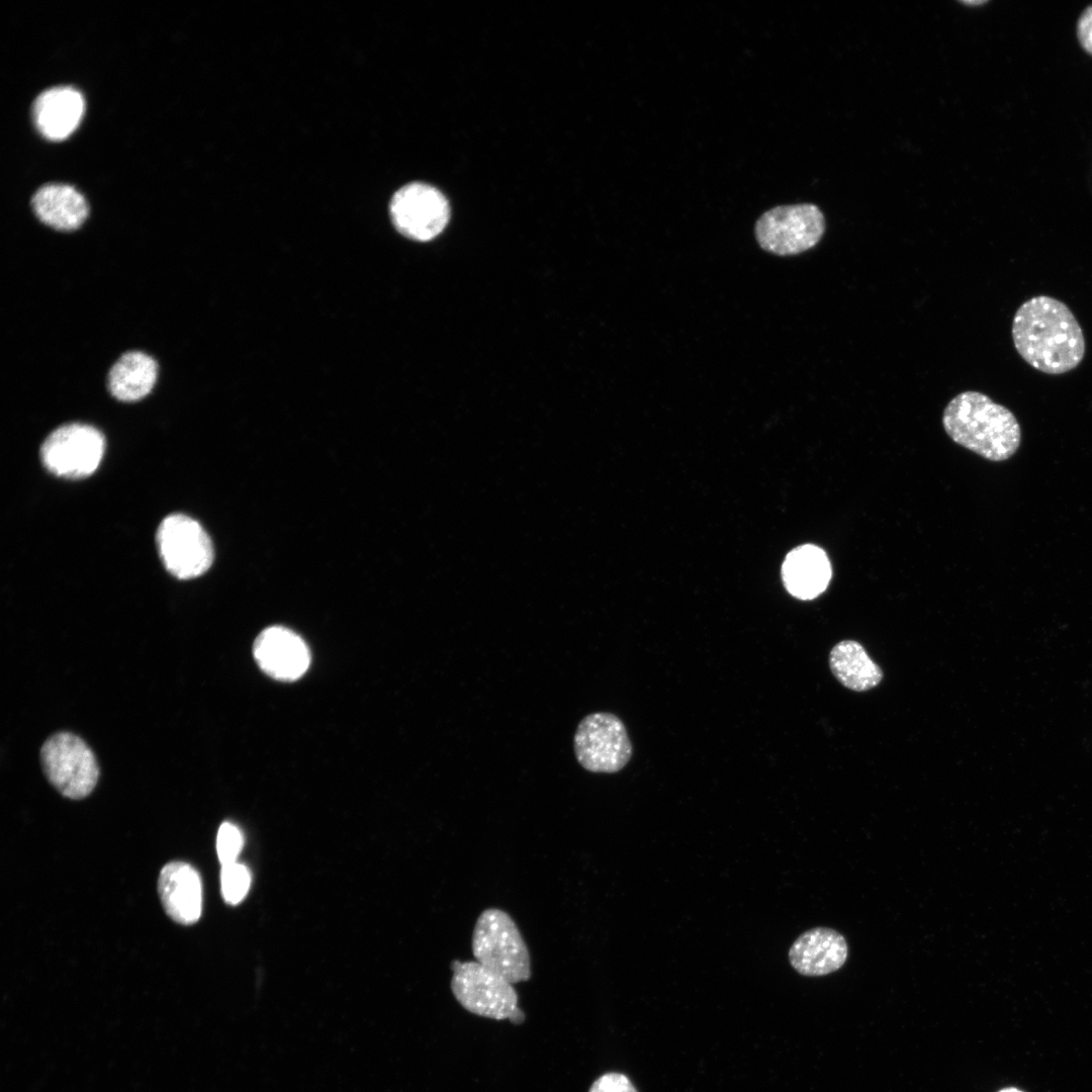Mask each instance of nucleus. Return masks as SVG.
Masks as SVG:
<instances>
[{"mask_svg":"<svg viewBox=\"0 0 1092 1092\" xmlns=\"http://www.w3.org/2000/svg\"><path fill=\"white\" fill-rule=\"evenodd\" d=\"M158 377V363L150 355L126 351L112 364L107 374L110 394L124 402L146 397L154 388Z\"/></svg>","mask_w":1092,"mask_h":1092,"instance_id":"obj_17","label":"nucleus"},{"mask_svg":"<svg viewBox=\"0 0 1092 1092\" xmlns=\"http://www.w3.org/2000/svg\"><path fill=\"white\" fill-rule=\"evenodd\" d=\"M847 954L843 935L831 928L817 927L805 931L794 941L789 961L799 974L819 977L840 969Z\"/></svg>","mask_w":1092,"mask_h":1092,"instance_id":"obj_12","label":"nucleus"},{"mask_svg":"<svg viewBox=\"0 0 1092 1092\" xmlns=\"http://www.w3.org/2000/svg\"><path fill=\"white\" fill-rule=\"evenodd\" d=\"M158 893L168 916L189 925L197 922L202 909V886L199 874L183 861L163 867L158 879Z\"/></svg>","mask_w":1092,"mask_h":1092,"instance_id":"obj_13","label":"nucleus"},{"mask_svg":"<svg viewBox=\"0 0 1092 1092\" xmlns=\"http://www.w3.org/2000/svg\"><path fill=\"white\" fill-rule=\"evenodd\" d=\"M942 425L952 441L990 461L1009 459L1021 442L1014 414L979 391H964L950 399Z\"/></svg>","mask_w":1092,"mask_h":1092,"instance_id":"obj_2","label":"nucleus"},{"mask_svg":"<svg viewBox=\"0 0 1092 1092\" xmlns=\"http://www.w3.org/2000/svg\"><path fill=\"white\" fill-rule=\"evenodd\" d=\"M1077 34L1081 46L1092 55V6H1089L1081 14L1078 20Z\"/></svg>","mask_w":1092,"mask_h":1092,"instance_id":"obj_22","label":"nucleus"},{"mask_svg":"<svg viewBox=\"0 0 1092 1092\" xmlns=\"http://www.w3.org/2000/svg\"><path fill=\"white\" fill-rule=\"evenodd\" d=\"M243 846L240 829L231 822H223L216 837V851L221 866L237 861Z\"/></svg>","mask_w":1092,"mask_h":1092,"instance_id":"obj_20","label":"nucleus"},{"mask_svg":"<svg viewBox=\"0 0 1092 1092\" xmlns=\"http://www.w3.org/2000/svg\"><path fill=\"white\" fill-rule=\"evenodd\" d=\"M964 3L968 5H981L986 3V1H965Z\"/></svg>","mask_w":1092,"mask_h":1092,"instance_id":"obj_24","label":"nucleus"},{"mask_svg":"<svg viewBox=\"0 0 1092 1092\" xmlns=\"http://www.w3.org/2000/svg\"><path fill=\"white\" fill-rule=\"evenodd\" d=\"M829 665L838 681L855 692L877 687L883 677L881 668L854 640H843L834 645L829 654Z\"/></svg>","mask_w":1092,"mask_h":1092,"instance_id":"obj_18","label":"nucleus"},{"mask_svg":"<svg viewBox=\"0 0 1092 1092\" xmlns=\"http://www.w3.org/2000/svg\"><path fill=\"white\" fill-rule=\"evenodd\" d=\"M221 894L229 904H239L247 895L251 885L249 870L238 861L223 864L220 872Z\"/></svg>","mask_w":1092,"mask_h":1092,"instance_id":"obj_19","label":"nucleus"},{"mask_svg":"<svg viewBox=\"0 0 1092 1092\" xmlns=\"http://www.w3.org/2000/svg\"><path fill=\"white\" fill-rule=\"evenodd\" d=\"M389 213L401 235L426 242L443 232L450 218V207L443 193L434 186L412 182L394 193Z\"/></svg>","mask_w":1092,"mask_h":1092,"instance_id":"obj_10","label":"nucleus"},{"mask_svg":"<svg viewBox=\"0 0 1092 1092\" xmlns=\"http://www.w3.org/2000/svg\"><path fill=\"white\" fill-rule=\"evenodd\" d=\"M476 962L511 984L528 981L531 960L527 944L513 918L488 908L478 916L471 940Z\"/></svg>","mask_w":1092,"mask_h":1092,"instance_id":"obj_3","label":"nucleus"},{"mask_svg":"<svg viewBox=\"0 0 1092 1092\" xmlns=\"http://www.w3.org/2000/svg\"><path fill=\"white\" fill-rule=\"evenodd\" d=\"M451 968V990L463 1008L491 1019L523 1022L525 1015L513 984L476 961H453Z\"/></svg>","mask_w":1092,"mask_h":1092,"instance_id":"obj_4","label":"nucleus"},{"mask_svg":"<svg viewBox=\"0 0 1092 1092\" xmlns=\"http://www.w3.org/2000/svg\"><path fill=\"white\" fill-rule=\"evenodd\" d=\"M105 449L102 433L87 424L70 423L54 430L43 441L40 457L46 468L66 478H83L99 466Z\"/></svg>","mask_w":1092,"mask_h":1092,"instance_id":"obj_9","label":"nucleus"},{"mask_svg":"<svg viewBox=\"0 0 1092 1092\" xmlns=\"http://www.w3.org/2000/svg\"><path fill=\"white\" fill-rule=\"evenodd\" d=\"M588 1092H637L630 1079L621 1073H607L598 1078Z\"/></svg>","mask_w":1092,"mask_h":1092,"instance_id":"obj_21","label":"nucleus"},{"mask_svg":"<svg viewBox=\"0 0 1092 1092\" xmlns=\"http://www.w3.org/2000/svg\"><path fill=\"white\" fill-rule=\"evenodd\" d=\"M825 230L824 214L813 203L776 206L761 214L754 226L760 248L778 256H794L814 248Z\"/></svg>","mask_w":1092,"mask_h":1092,"instance_id":"obj_5","label":"nucleus"},{"mask_svg":"<svg viewBox=\"0 0 1092 1092\" xmlns=\"http://www.w3.org/2000/svg\"><path fill=\"white\" fill-rule=\"evenodd\" d=\"M831 575L827 554L813 544H805L790 551L782 567V577L787 590L801 600H812L822 594Z\"/></svg>","mask_w":1092,"mask_h":1092,"instance_id":"obj_14","label":"nucleus"},{"mask_svg":"<svg viewBox=\"0 0 1092 1092\" xmlns=\"http://www.w3.org/2000/svg\"><path fill=\"white\" fill-rule=\"evenodd\" d=\"M1011 335L1019 356L1045 374L1069 372L1085 356V338L1076 316L1065 302L1052 296L1024 301L1014 314Z\"/></svg>","mask_w":1092,"mask_h":1092,"instance_id":"obj_1","label":"nucleus"},{"mask_svg":"<svg viewBox=\"0 0 1092 1092\" xmlns=\"http://www.w3.org/2000/svg\"><path fill=\"white\" fill-rule=\"evenodd\" d=\"M254 657L264 672L279 680H295L310 663L305 642L293 631L272 626L263 630L254 643Z\"/></svg>","mask_w":1092,"mask_h":1092,"instance_id":"obj_11","label":"nucleus"},{"mask_svg":"<svg viewBox=\"0 0 1092 1092\" xmlns=\"http://www.w3.org/2000/svg\"><path fill=\"white\" fill-rule=\"evenodd\" d=\"M48 781L65 797L79 800L94 790L99 779L96 757L87 743L71 732H58L40 748Z\"/></svg>","mask_w":1092,"mask_h":1092,"instance_id":"obj_6","label":"nucleus"},{"mask_svg":"<svg viewBox=\"0 0 1092 1092\" xmlns=\"http://www.w3.org/2000/svg\"><path fill=\"white\" fill-rule=\"evenodd\" d=\"M156 540L166 569L179 579L197 577L212 564L210 538L197 521L186 515L166 517L158 528Z\"/></svg>","mask_w":1092,"mask_h":1092,"instance_id":"obj_8","label":"nucleus"},{"mask_svg":"<svg viewBox=\"0 0 1092 1092\" xmlns=\"http://www.w3.org/2000/svg\"><path fill=\"white\" fill-rule=\"evenodd\" d=\"M573 748L579 764L592 772H617L632 755L625 725L619 717L606 712L589 714L579 722Z\"/></svg>","mask_w":1092,"mask_h":1092,"instance_id":"obj_7","label":"nucleus"},{"mask_svg":"<svg viewBox=\"0 0 1092 1092\" xmlns=\"http://www.w3.org/2000/svg\"><path fill=\"white\" fill-rule=\"evenodd\" d=\"M998 1092H1025V1091H1023V1090H1021L1019 1088H1016V1087H1005V1088L999 1090Z\"/></svg>","mask_w":1092,"mask_h":1092,"instance_id":"obj_23","label":"nucleus"},{"mask_svg":"<svg viewBox=\"0 0 1092 1092\" xmlns=\"http://www.w3.org/2000/svg\"><path fill=\"white\" fill-rule=\"evenodd\" d=\"M32 209L44 224L62 232H71L85 221L88 205L84 196L73 186L48 184L40 187L31 200Z\"/></svg>","mask_w":1092,"mask_h":1092,"instance_id":"obj_16","label":"nucleus"},{"mask_svg":"<svg viewBox=\"0 0 1092 1092\" xmlns=\"http://www.w3.org/2000/svg\"><path fill=\"white\" fill-rule=\"evenodd\" d=\"M83 111V97L72 87L48 89L38 95L33 103V118L37 129L53 141L70 135L78 126Z\"/></svg>","mask_w":1092,"mask_h":1092,"instance_id":"obj_15","label":"nucleus"}]
</instances>
